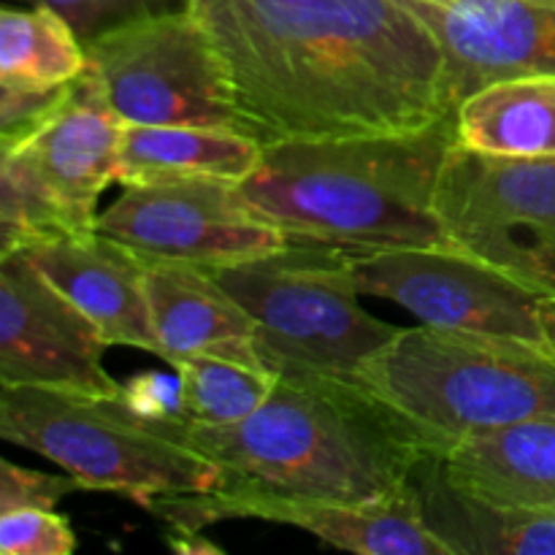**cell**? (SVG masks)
<instances>
[{
	"label": "cell",
	"instance_id": "obj_15",
	"mask_svg": "<svg viewBox=\"0 0 555 555\" xmlns=\"http://www.w3.org/2000/svg\"><path fill=\"white\" fill-rule=\"evenodd\" d=\"M16 253H25L101 328L108 347H133L160 356L146 304L144 258L103 236L98 228L33 242Z\"/></svg>",
	"mask_w": 555,
	"mask_h": 555
},
{
	"label": "cell",
	"instance_id": "obj_4",
	"mask_svg": "<svg viewBox=\"0 0 555 555\" xmlns=\"http://www.w3.org/2000/svg\"><path fill=\"white\" fill-rule=\"evenodd\" d=\"M356 377L431 453L464 434L555 417V350L547 341L423 323L401 328Z\"/></svg>",
	"mask_w": 555,
	"mask_h": 555
},
{
	"label": "cell",
	"instance_id": "obj_29",
	"mask_svg": "<svg viewBox=\"0 0 555 555\" xmlns=\"http://www.w3.org/2000/svg\"><path fill=\"white\" fill-rule=\"evenodd\" d=\"M540 323H542V334H545V341L555 350V293L553 296L542 298Z\"/></svg>",
	"mask_w": 555,
	"mask_h": 555
},
{
	"label": "cell",
	"instance_id": "obj_12",
	"mask_svg": "<svg viewBox=\"0 0 555 555\" xmlns=\"http://www.w3.org/2000/svg\"><path fill=\"white\" fill-rule=\"evenodd\" d=\"M101 328L25 253L0 255V385L112 396Z\"/></svg>",
	"mask_w": 555,
	"mask_h": 555
},
{
	"label": "cell",
	"instance_id": "obj_7",
	"mask_svg": "<svg viewBox=\"0 0 555 555\" xmlns=\"http://www.w3.org/2000/svg\"><path fill=\"white\" fill-rule=\"evenodd\" d=\"M85 52L103 101L125 125L238 130L225 65L193 9L112 27Z\"/></svg>",
	"mask_w": 555,
	"mask_h": 555
},
{
	"label": "cell",
	"instance_id": "obj_13",
	"mask_svg": "<svg viewBox=\"0 0 555 555\" xmlns=\"http://www.w3.org/2000/svg\"><path fill=\"white\" fill-rule=\"evenodd\" d=\"M168 529L204 531L225 520H266L314 534L325 545L361 555H448L426 529L410 486L377 502H320L266 491L217 488L195 496L157 499L150 507Z\"/></svg>",
	"mask_w": 555,
	"mask_h": 555
},
{
	"label": "cell",
	"instance_id": "obj_14",
	"mask_svg": "<svg viewBox=\"0 0 555 555\" xmlns=\"http://www.w3.org/2000/svg\"><path fill=\"white\" fill-rule=\"evenodd\" d=\"M442 43L459 106L488 81L555 74V0H404Z\"/></svg>",
	"mask_w": 555,
	"mask_h": 555
},
{
	"label": "cell",
	"instance_id": "obj_10",
	"mask_svg": "<svg viewBox=\"0 0 555 555\" xmlns=\"http://www.w3.org/2000/svg\"><path fill=\"white\" fill-rule=\"evenodd\" d=\"M98 231L144 260L201 269L242 263L285 247L287 236L244 198L238 182L163 177L122 184L98 215Z\"/></svg>",
	"mask_w": 555,
	"mask_h": 555
},
{
	"label": "cell",
	"instance_id": "obj_2",
	"mask_svg": "<svg viewBox=\"0 0 555 555\" xmlns=\"http://www.w3.org/2000/svg\"><path fill=\"white\" fill-rule=\"evenodd\" d=\"M188 442L222 469V488L320 502H377L410 486L431 453L421 434L358 377L280 372L258 412Z\"/></svg>",
	"mask_w": 555,
	"mask_h": 555
},
{
	"label": "cell",
	"instance_id": "obj_23",
	"mask_svg": "<svg viewBox=\"0 0 555 555\" xmlns=\"http://www.w3.org/2000/svg\"><path fill=\"white\" fill-rule=\"evenodd\" d=\"M117 399L128 406L133 417L152 426L155 431L168 434L188 442L190 423L184 415V396L179 372H139L119 383Z\"/></svg>",
	"mask_w": 555,
	"mask_h": 555
},
{
	"label": "cell",
	"instance_id": "obj_1",
	"mask_svg": "<svg viewBox=\"0 0 555 555\" xmlns=\"http://www.w3.org/2000/svg\"><path fill=\"white\" fill-rule=\"evenodd\" d=\"M238 130L282 141L417 133L453 117L448 60L404 0H193Z\"/></svg>",
	"mask_w": 555,
	"mask_h": 555
},
{
	"label": "cell",
	"instance_id": "obj_19",
	"mask_svg": "<svg viewBox=\"0 0 555 555\" xmlns=\"http://www.w3.org/2000/svg\"><path fill=\"white\" fill-rule=\"evenodd\" d=\"M266 146L236 128L217 125H125L119 184L163 177H215L242 184Z\"/></svg>",
	"mask_w": 555,
	"mask_h": 555
},
{
	"label": "cell",
	"instance_id": "obj_8",
	"mask_svg": "<svg viewBox=\"0 0 555 555\" xmlns=\"http://www.w3.org/2000/svg\"><path fill=\"white\" fill-rule=\"evenodd\" d=\"M122 130L85 70L41 128L0 150V204L9 220L36 236L92 231L98 198L119 179Z\"/></svg>",
	"mask_w": 555,
	"mask_h": 555
},
{
	"label": "cell",
	"instance_id": "obj_24",
	"mask_svg": "<svg viewBox=\"0 0 555 555\" xmlns=\"http://www.w3.org/2000/svg\"><path fill=\"white\" fill-rule=\"evenodd\" d=\"M25 3L49 5L57 11L85 43L128 22L193 9V0H25Z\"/></svg>",
	"mask_w": 555,
	"mask_h": 555
},
{
	"label": "cell",
	"instance_id": "obj_25",
	"mask_svg": "<svg viewBox=\"0 0 555 555\" xmlns=\"http://www.w3.org/2000/svg\"><path fill=\"white\" fill-rule=\"evenodd\" d=\"M76 551L74 526L65 515L43 507L0 513L3 555H70Z\"/></svg>",
	"mask_w": 555,
	"mask_h": 555
},
{
	"label": "cell",
	"instance_id": "obj_28",
	"mask_svg": "<svg viewBox=\"0 0 555 555\" xmlns=\"http://www.w3.org/2000/svg\"><path fill=\"white\" fill-rule=\"evenodd\" d=\"M168 547H171L173 553H182V555H217L222 553V547L217 545V542L206 540V534H201V531H182V529H168V537H166Z\"/></svg>",
	"mask_w": 555,
	"mask_h": 555
},
{
	"label": "cell",
	"instance_id": "obj_9",
	"mask_svg": "<svg viewBox=\"0 0 555 555\" xmlns=\"http://www.w3.org/2000/svg\"><path fill=\"white\" fill-rule=\"evenodd\" d=\"M434 211L450 244L555 293V157H499L459 139Z\"/></svg>",
	"mask_w": 555,
	"mask_h": 555
},
{
	"label": "cell",
	"instance_id": "obj_11",
	"mask_svg": "<svg viewBox=\"0 0 555 555\" xmlns=\"http://www.w3.org/2000/svg\"><path fill=\"white\" fill-rule=\"evenodd\" d=\"M363 296L399 304L421 323L545 341L540 304L553 293L459 247L356 253Z\"/></svg>",
	"mask_w": 555,
	"mask_h": 555
},
{
	"label": "cell",
	"instance_id": "obj_20",
	"mask_svg": "<svg viewBox=\"0 0 555 555\" xmlns=\"http://www.w3.org/2000/svg\"><path fill=\"white\" fill-rule=\"evenodd\" d=\"M455 139L499 157H555V74L488 81L453 112Z\"/></svg>",
	"mask_w": 555,
	"mask_h": 555
},
{
	"label": "cell",
	"instance_id": "obj_5",
	"mask_svg": "<svg viewBox=\"0 0 555 555\" xmlns=\"http://www.w3.org/2000/svg\"><path fill=\"white\" fill-rule=\"evenodd\" d=\"M0 437L57 464L85 491L119 493L144 509L225 482L209 455L141 423L117 393L0 385Z\"/></svg>",
	"mask_w": 555,
	"mask_h": 555
},
{
	"label": "cell",
	"instance_id": "obj_17",
	"mask_svg": "<svg viewBox=\"0 0 555 555\" xmlns=\"http://www.w3.org/2000/svg\"><path fill=\"white\" fill-rule=\"evenodd\" d=\"M437 455L448 480L472 496L555 513V417L464 434Z\"/></svg>",
	"mask_w": 555,
	"mask_h": 555
},
{
	"label": "cell",
	"instance_id": "obj_27",
	"mask_svg": "<svg viewBox=\"0 0 555 555\" xmlns=\"http://www.w3.org/2000/svg\"><path fill=\"white\" fill-rule=\"evenodd\" d=\"M85 491L68 472L49 475V472L27 469L14 461H0V513L25 507L57 509L68 493Z\"/></svg>",
	"mask_w": 555,
	"mask_h": 555
},
{
	"label": "cell",
	"instance_id": "obj_6",
	"mask_svg": "<svg viewBox=\"0 0 555 555\" xmlns=\"http://www.w3.org/2000/svg\"><path fill=\"white\" fill-rule=\"evenodd\" d=\"M209 271L253 314L258 350L276 374L301 369L356 377L401 331L361 307L350 249L287 238L274 253Z\"/></svg>",
	"mask_w": 555,
	"mask_h": 555
},
{
	"label": "cell",
	"instance_id": "obj_18",
	"mask_svg": "<svg viewBox=\"0 0 555 555\" xmlns=\"http://www.w3.org/2000/svg\"><path fill=\"white\" fill-rule=\"evenodd\" d=\"M426 529L448 555H555V513H529L486 502L448 480L437 453L410 477Z\"/></svg>",
	"mask_w": 555,
	"mask_h": 555
},
{
	"label": "cell",
	"instance_id": "obj_3",
	"mask_svg": "<svg viewBox=\"0 0 555 555\" xmlns=\"http://www.w3.org/2000/svg\"><path fill=\"white\" fill-rule=\"evenodd\" d=\"M455 141L448 117L417 133L282 141L244 179L247 204L287 238L350 253L453 247L434 211Z\"/></svg>",
	"mask_w": 555,
	"mask_h": 555
},
{
	"label": "cell",
	"instance_id": "obj_16",
	"mask_svg": "<svg viewBox=\"0 0 555 555\" xmlns=\"http://www.w3.org/2000/svg\"><path fill=\"white\" fill-rule=\"evenodd\" d=\"M144 287L163 361L173 366L190 356H225L266 363L253 314L209 269L146 260Z\"/></svg>",
	"mask_w": 555,
	"mask_h": 555
},
{
	"label": "cell",
	"instance_id": "obj_26",
	"mask_svg": "<svg viewBox=\"0 0 555 555\" xmlns=\"http://www.w3.org/2000/svg\"><path fill=\"white\" fill-rule=\"evenodd\" d=\"M74 81L60 87H20L0 81V150L20 144L41 128L68 101Z\"/></svg>",
	"mask_w": 555,
	"mask_h": 555
},
{
	"label": "cell",
	"instance_id": "obj_21",
	"mask_svg": "<svg viewBox=\"0 0 555 555\" xmlns=\"http://www.w3.org/2000/svg\"><path fill=\"white\" fill-rule=\"evenodd\" d=\"M87 70L85 41L49 5L0 11V81L60 87Z\"/></svg>",
	"mask_w": 555,
	"mask_h": 555
},
{
	"label": "cell",
	"instance_id": "obj_22",
	"mask_svg": "<svg viewBox=\"0 0 555 555\" xmlns=\"http://www.w3.org/2000/svg\"><path fill=\"white\" fill-rule=\"evenodd\" d=\"M182 379L190 428H220L247 421L266 404L280 374L266 363L225 356H190L173 363Z\"/></svg>",
	"mask_w": 555,
	"mask_h": 555
}]
</instances>
